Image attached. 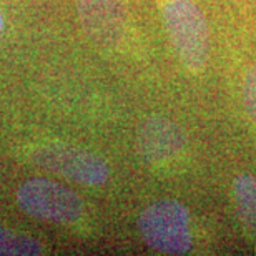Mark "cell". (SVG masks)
<instances>
[{
  "instance_id": "1",
  "label": "cell",
  "mask_w": 256,
  "mask_h": 256,
  "mask_svg": "<svg viewBox=\"0 0 256 256\" xmlns=\"http://www.w3.org/2000/svg\"><path fill=\"white\" fill-rule=\"evenodd\" d=\"M165 28L178 58L192 74H202L210 57V32L193 0H170L163 8Z\"/></svg>"
},
{
  "instance_id": "3",
  "label": "cell",
  "mask_w": 256,
  "mask_h": 256,
  "mask_svg": "<svg viewBox=\"0 0 256 256\" xmlns=\"http://www.w3.org/2000/svg\"><path fill=\"white\" fill-rule=\"evenodd\" d=\"M17 203L30 216L42 222L70 224L78 222L85 204L74 190L48 178H30L17 192Z\"/></svg>"
},
{
  "instance_id": "2",
  "label": "cell",
  "mask_w": 256,
  "mask_h": 256,
  "mask_svg": "<svg viewBox=\"0 0 256 256\" xmlns=\"http://www.w3.org/2000/svg\"><path fill=\"white\" fill-rule=\"evenodd\" d=\"M138 230L143 242L158 253L185 254L193 246L190 213L175 200L148 204L138 216Z\"/></svg>"
},
{
  "instance_id": "10",
  "label": "cell",
  "mask_w": 256,
  "mask_h": 256,
  "mask_svg": "<svg viewBox=\"0 0 256 256\" xmlns=\"http://www.w3.org/2000/svg\"><path fill=\"white\" fill-rule=\"evenodd\" d=\"M4 28V18H2V14H0V32H2Z\"/></svg>"
},
{
  "instance_id": "6",
  "label": "cell",
  "mask_w": 256,
  "mask_h": 256,
  "mask_svg": "<svg viewBox=\"0 0 256 256\" xmlns=\"http://www.w3.org/2000/svg\"><path fill=\"white\" fill-rule=\"evenodd\" d=\"M136 146L142 158L152 166L175 163L185 152L186 136L182 126L166 116H150L138 130Z\"/></svg>"
},
{
  "instance_id": "4",
  "label": "cell",
  "mask_w": 256,
  "mask_h": 256,
  "mask_svg": "<svg viewBox=\"0 0 256 256\" xmlns=\"http://www.w3.org/2000/svg\"><path fill=\"white\" fill-rule=\"evenodd\" d=\"M30 160L44 170L85 186H100L110 178L108 163L100 155L68 143L57 142L35 148Z\"/></svg>"
},
{
  "instance_id": "9",
  "label": "cell",
  "mask_w": 256,
  "mask_h": 256,
  "mask_svg": "<svg viewBox=\"0 0 256 256\" xmlns=\"http://www.w3.org/2000/svg\"><path fill=\"white\" fill-rule=\"evenodd\" d=\"M243 104L244 110L252 120V124L256 126V65L246 72L243 80Z\"/></svg>"
},
{
  "instance_id": "8",
  "label": "cell",
  "mask_w": 256,
  "mask_h": 256,
  "mask_svg": "<svg viewBox=\"0 0 256 256\" xmlns=\"http://www.w3.org/2000/svg\"><path fill=\"white\" fill-rule=\"evenodd\" d=\"M44 246L27 233L0 226V256L42 254Z\"/></svg>"
},
{
  "instance_id": "5",
  "label": "cell",
  "mask_w": 256,
  "mask_h": 256,
  "mask_svg": "<svg viewBox=\"0 0 256 256\" xmlns=\"http://www.w3.org/2000/svg\"><path fill=\"white\" fill-rule=\"evenodd\" d=\"M78 17L86 37L102 48H116L125 37L124 0H78Z\"/></svg>"
},
{
  "instance_id": "7",
  "label": "cell",
  "mask_w": 256,
  "mask_h": 256,
  "mask_svg": "<svg viewBox=\"0 0 256 256\" xmlns=\"http://www.w3.org/2000/svg\"><path fill=\"white\" fill-rule=\"evenodd\" d=\"M238 214L250 233L256 234V176L243 173L233 183Z\"/></svg>"
}]
</instances>
